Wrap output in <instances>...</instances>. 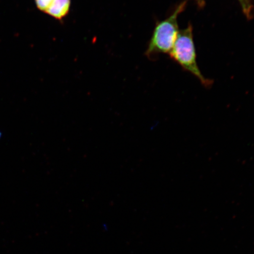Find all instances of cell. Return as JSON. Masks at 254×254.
I'll return each mask as SVG.
<instances>
[{
    "mask_svg": "<svg viewBox=\"0 0 254 254\" xmlns=\"http://www.w3.org/2000/svg\"><path fill=\"white\" fill-rule=\"evenodd\" d=\"M196 3H197L198 5L200 7H202L204 5V0H195Z\"/></svg>",
    "mask_w": 254,
    "mask_h": 254,
    "instance_id": "8992f818",
    "label": "cell"
},
{
    "mask_svg": "<svg viewBox=\"0 0 254 254\" xmlns=\"http://www.w3.org/2000/svg\"><path fill=\"white\" fill-rule=\"evenodd\" d=\"M34 1L38 9L45 13L53 0H34Z\"/></svg>",
    "mask_w": 254,
    "mask_h": 254,
    "instance_id": "5b68a950",
    "label": "cell"
},
{
    "mask_svg": "<svg viewBox=\"0 0 254 254\" xmlns=\"http://www.w3.org/2000/svg\"><path fill=\"white\" fill-rule=\"evenodd\" d=\"M169 55L184 70L190 72L197 78L204 86H211L212 81L203 75L196 62V50L191 24H189L186 28L179 31Z\"/></svg>",
    "mask_w": 254,
    "mask_h": 254,
    "instance_id": "7a4b0ae2",
    "label": "cell"
},
{
    "mask_svg": "<svg viewBox=\"0 0 254 254\" xmlns=\"http://www.w3.org/2000/svg\"><path fill=\"white\" fill-rule=\"evenodd\" d=\"M71 0H53L45 13L57 20L62 21L70 11Z\"/></svg>",
    "mask_w": 254,
    "mask_h": 254,
    "instance_id": "3957f363",
    "label": "cell"
},
{
    "mask_svg": "<svg viewBox=\"0 0 254 254\" xmlns=\"http://www.w3.org/2000/svg\"><path fill=\"white\" fill-rule=\"evenodd\" d=\"M187 1L178 5L171 14L155 25L145 55L153 57L160 54H169L179 33L178 17L186 9Z\"/></svg>",
    "mask_w": 254,
    "mask_h": 254,
    "instance_id": "6da1fadb",
    "label": "cell"
},
{
    "mask_svg": "<svg viewBox=\"0 0 254 254\" xmlns=\"http://www.w3.org/2000/svg\"><path fill=\"white\" fill-rule=\"evenodd\" d=\"M242 8L244 14L248 19H251L253 16L254 7L252 0H238Z\"/></svg>",
    "mask_w": 254,
    "mask_h": 254,
    "instance_id": "277c9868",
    "label": "cell"
}]
</instances>
